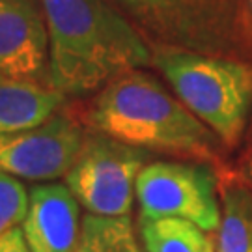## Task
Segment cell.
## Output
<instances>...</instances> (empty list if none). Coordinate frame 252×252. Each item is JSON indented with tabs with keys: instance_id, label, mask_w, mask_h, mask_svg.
<instances>
[{
	"instance_id": "6da1fadb",
	"label": "cell",
	"mask_w": 252,
	"mask_h": 252,
	"mask_svg": "<svg viewBox=\"0 0 252 252\" xmlns=\"http://www.w3.org/2000/svg\"><path fill=\"white\" fill-rule=\"evenodd\" d=\"M49 36L47 84L86 95L152 63V49L108 0H41Z\"/></svg>"
},
{
	"instance_id": "7a4b0ae2",
	"label": "cell",
	"mask_w": 252,
	"mask_h": 252,
	"mask_svg": "<svg viewBox=\"0 0 252 252\" xmlns=\"http://www.w3.org/2000/svg\"><path fill=\"white\" fill-rule=\"evenodd\" d=\"M92 127L138 150L217 161L220 138L178 97L144 71H129L107 84L90 110Z\"/></svg>"
},
{
	"instance_id": "3957f363",
	"label": "cell",
	"mask_w": 252,
	"mask_h": 252,
	"mask_svg": "<svg viewBox=\"0 0 252 252\" xmlns=\"http://www.w3.org/2000/svg\"><path fill=\"white\" fill-rule=\"evenodd\" d=\"M152 51H183L252 63L249 0H108Z\"/></svg>"
},
{
	"instance_id": "277c9868",
	"label": "cell",
	"mask_w": 252,
	"mask_h": 252,
	"mask_svg": "<svg viewBox=\"0 0 252 252\" xmlns=\"http://www.w3.org/2000/svg\"><path fill=\"white\" fill-rule=\"evenodd\" d=\"M152 65L222 144H239L252 107V63L183 51H152Z\"/></svg>"
},
{
	"instance_id": "5b68a950",
	"label": "cell",
	"mask_w": 252,
	"mask_h": 252,
	"mask_svg": "<svg viewBox=\"0 0 252 252\" xmlns=\"http://www.w3.org/2000/svg\"><path fill=\"white\" fill-rule=\"evenodd\" d=\"M144 150L103 133L84 135L81 152L63 176L65 185L92 215L126 217L133 206L136 176L144 168Z\"/></svg>"
},
{
	"instance_id": "8992f818",
	"label": "cell",
	"mask_w": 252,
	"mask_h": 252,
	"mask_svg": "<svg viewBox=\"0 0 252 252\" xmlns=\"http://www.w3.org/2000/svg\"><path fill=\"white\" fill-rule=\"evenodd\" d=\"M217 176L198 162H152L138 172L135 192L140 219H185L213 232L220 226Z\"/></svg>"
},
{
	"instance_id": "52a82bcc",
	"label": "cell",
	"mask_w": 252,
	"mask_h": 252,
	"mask_svg": "<svg viewBox=\"0 0 252 252\" xmlns=\"http://www.w3.org/2000/svg\"><path fill=\"white\" fill-rule=\"evenodd\" d=\"M82 140V127L56 112L34 129L0 135V172L28 181L58 180L73 166Z\"/></svg>"
},
{
	"instance_id": "ba28073f",
	"label": "cell",
	"mask_w": 252,
	"mask_h": 252,
	"mask_svg": "<svg viewBox=\"0 0 252 252\" xmlns=\"http://www.w3.org/2000/svg\"><path fill=\"white\" fill-rule=\"evenodd\" d=\"M41 0H0V75L41 81L49 67Z\"/></svg>"
},
{
	"instance_id": "9c48e42d",
	"label": "cell",
	"mask_w": 252,
	"mask_h": 252,
	"mask_svg": "<svg viewBox=\"0 0 252 252\" xmlns=\"http://www.w3.org/2000/svg\"><path fill=\"white\" fill-rule=\"evenodd\" d=\"M21 230L32 252H75L81 234L79 200L67 185H34Z\"/></svg>"
},
{
	"instance_id": "30bf717a",
	"label": "cell",
	"mask_w": 252,
	"mask_h": 252,
	"mask_svg": "<svg viewBox=\"0 0 252 252\" xmlns=\"http://www.w3.org/2000/svg\"><path fill=\"white\" fill-rule=\"evenodd\" d=\"M65 95L32 79L0 75V135L45 124L62 107Z\"/></svg>"
},
{
	"instance_id": "8fae6325",
	"label": "cell",
	"mask_w": 252,
	"mask_h": 252,
	"mask_svg": "<svg viewBox=\"0 0 252 252\" xmlns=\"http://www.w3.org/2000/svg\"><path fill=\"white\" fill-rule=\"evenodd\" d=\"M224 215L219 232L220 252H252V190L245 181L228 178L222 185Z\"/></svg>"
},
{
	"instance_id": "7c38bea8",
	"label": "cell",
	"mask_w": 252,
	"mask_h": 252,
	"mask_svg": "<svg viewBox=\"0 0 252 252\" xmlns=\"http://www.w3.org/2000/svg\"><path fill=\"white\" fill-rule=\"evenodd\" d=\"M140 235L148 252H215L204 230L185 219H140Z\"/></svg>"
},
{
	"instance_id": "4fadbf2b",
	"label": "cell",
	"mask_w": 252,
	"mask_h": 252,
	"mask_svg": "<svg viewBox=\"0 0 252 252\" xmlns=\"http://www.w3.org/2000/svg\"><path fill=\"white\" fill-rule=\"evenodd\" d=\"M75 252H140L129 215H86L81 222Z\"/></svg>"
},
{
	"instance_id": "5bb4252c",
	"label": "cell",
	"mask_w": 252,
	"mask_h": 252,
	"mask_svg": "<svg viewBox=\"0 0 252 252\" xmlns=\"http://www.w3.org/2000/svg\"><path fill=\"white\" fill-rule=\"evenodd\" d=\"M28 211V192L25 185L0 172V237L23 224Z\"/></svg>"
},
{
	"instance_id": "9a60e30c",
	"label": "cell",
	"mask_w": 252,
	"mask_h": 252,
	"mask_svg": "<svg viewBox=\"0 0 252 252\" xmlns=\"http://www.w3.org/2000/svg\"><path fill=\"white\" fill-rule=\"evenodd\" d=\"M0 252H32L21 228H13L0 237Z\"/></svg>"
},
{
	"instance_id": "2e32d148",
	"label": "cell",
	"mask_w": 252,
	"mask_h": 252,
	"mask_svg": "<svg viewBox=\"0 0 252 252\" xmlns=\"http://www.w3.org/2000/svg\"><path fill=\"white\" fill-rule=\"evenodd\" d=\"M245 183H247L252 190V159L247 162V166H245Z\"/></svg>"
},
{
	"instance_id": "e0dca14e",
	"label": "cell",
	"mask_w": 252,
	"mask_h": 252,
	"mask_svg": "<svg viewBox=\"0 0 252 252\" xmlns=\"http://www.w3.org/2000/svg\"><path fill=\"white\" fill-rule=\"evenodd\" d=\"M249 4H251V13H252V0H249Z\"/></svg>"
}]
</instances>
